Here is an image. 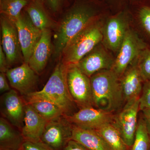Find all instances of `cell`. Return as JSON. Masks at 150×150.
Masks as SVG:
<instances>
[{
  "label": "cell",
  "instance_id": "484cf974",
  "mask_svg": "<svg viewBox=\"0 0 150 150\" xmlns=\"http://www.w3.org/2000/svg\"><path fill=\"white\" fill-rule=\"evenodd\" d=\"M138 66L144 82L150 80V46L141 52L138 59Z\"/></svg>",
  "mask_w": 150,
  "mask_h": 150
},
{
  "label": "cell",
  "instance_id": "e575fe53",
  "mask_svg": "<svg viewBox=\"0 0 150 150\" xmlns=\"http://www.w3.org/2000/svg\"><path fill=\"white\" fill-rule=\"evenodd\" d=\"M32 1L35 2L39 3L40 4H43L44 0H32Z\"/></svg>",
  "mask_w": 150,
  "mask_h": 150
},
{
  "label": "cell",
  "instance_id": "7c38bea8",
  "mask_svg": "<svg viewBox=\"0 0 150 150\" xmlns=\"http://www.w3.org/2000/svg\"><path fill=\"white\" fill-rule=\"evenodd\" d=\"M15 24L17 30L24 62L28 64L33 49L40 39L42 31L35 27L26 12L22 13Z\"/></svg>",
  "mask_w": 150,
  "mask_h": 150
},
{
  "label": "cell",
  "instance_id": "30bf717a",
  "mask_svg": "<svg viewBox=\"0 0 150 150\" xmlns=\"http://www.w3.org/2000/svg\"><path fill=\"white\" fill-rule=\"evenodd\" d=\"M72 124L65 116L48 121L41 142L55 150H61L72 139Z\"/></svg>",
  "mask_w": 150,
  "mask_h": 150
},
{
  "label": "cell",
  "instance_id": "52a82bcc",
  "mask_svg": "<svg viewBox=\"0 0 150 150\" xmlns=\"http://www.w3.org/2000/svg\"><path fill=\"white\" fill-rule=\"evenodd\" d=\"M67 81L70 94L80 109L94 107L90 78L84 74L76 65H68Z\"/></svg>",
  "mask_w": 150,
  "mask_h": 150
},
{
  "label": "cell",
  "instance_id": "6da1fadb",
  "mask_svg": "<svg viewBox=\"0 0 150 150\" xmlns=\"http://www.w3.org/2000/svg\"><path fill=\"white\" fill-rule=\"evenodd\" d=\"M98 12L92 5L85 2L75 3L67 11L54 36V57L62 55L69 41L85 28L97 19Z\"/></svg>",
  "mask_w": 150,
  "mask_h": 150
},
{
  "label": "cell",
  "instance_id": "ffe728a7",
  "mask_svg": "<svg viewBox=\"0 0 150 150\" xmlns=\"http://www.w3.org/2000/svg\"><path fill=\"white\" fill-rule=\"evenodd\" d=\"M72 139L89 150H112L103 138L94 130L82 129L73 125Z\"/></svg>",
  "mask_w": 150,
  "mask_h": 150
},
{
  "label": "cell",
  "instance_id": "836d02e7",
  "mask_svg": "<svg viewBox=\"0 0 150 150\" xmlns=\"http://www.w3.org/2000/svg\"><path fill=\"white\" fill-rule=\"evenodd\" d=\"M142 111V117L150 136V108L144 109Z\"/></svg>",
  "mask_w": 150,
  "mask_h": 150
},
{
  "label": "cell",
  "instance_id": "7402d4cb",
  "mask_svg": "<svg viewBox=\"0 0 150 150\" xmlns=\"http://www.w3.org/2000/svg\"><path fill=\"white\" fill-rule=\"evenodd\" d=\"M107 143L112 150H129L117 129L112 123H108L95 130Z\"/></svg>",
  "mask_w": 150,
  "mask_h": 150
},
{
  "label": "cell",
  "instance_id": "d4e9b609",
  "mask_svg": "<svg viewBox=\"0 0 150 150\" xmlns=\"http://www.w3.org/2000/svg\"><path fill=\"white\" fill-rule=\"evenodd\" d=\"M150 136L143 117L138 121L135 139L131 150H150Z\"/></svg>",
  "mask_w": 150,
  "mask_h": 150
},
{
  "label": "cell",
  "instance_id": "5b68a950",
  "mask_svg": "<svg viewBox=\"0 0 150 150\" xmlns=\"http://www.w3.org/2000/svg\"><path fill=\"white\" fill-rule=\"evenodd\" d=\"M130 14L124 10L107 19L102 26L103 46L109 51L118 52L130 28Z\"/></svg>",
  "mask_w": 150,
  "mask_h": 150
},
{
  "label": "cell",
  "instance_id": "4fadbf2b",
  "mask_svg": "<svg viewBox=\"0 0 150 150\" xmlns=\"http://www.w3.org/2000/svg\"><path fill=\"white\" fill-rule=\"evenodd\" d=\"M2 43L1 45L6 57L9 66L23 60V55L14 23L5 17L1 16Z\"/></svg>",
  "mask_w": 150,
  "mask_h": 150
},
{
  "label": "cell",
  "instance_id": "603a6c76",
  "mask_svg": "<svg viewBox=\"0 0 150 150\" xmlns=\"http://www.w3.org/2000/svg\"><path fill=\"white\" fill-rule=\"evenodd\" d=\"M32 107L43 118L49 121L65 116L60 108L53 103L38 100L30 103Z\"/></svg>",
  "mask_w": 150,
  "mask_h": 150
},
{
  "label": "cell",
  "instance_id": "cb8c5ba5",
  "mask_svg": "<svg viewBox=\"0 0 150 150\" xmlns=\"http://www.w3.org/2000/svg\"><path fill=\"white\" fill-rule=\"evenodd\" d=\"M28 4V0H0L1 13L15 23L23 9Z\"/></svg>",
  "mask_w": 150,
  "mask_h": 150
},
{
  "label": "cell",
  "instance_id": "9c48e42d",
  "mask_svg": "<svg viewBox=\"0 0 150 150\" xmlns=\"http://www.w3.org/2000/svg\"><path fill=\"white\" fill-rule=\"evenodd\" d=\"M113 112L92 107L81 108L69 116H65L74 126L88 130H95L113 122Z\"/></svg>",
  "mask_w": 150,
  "mask_h": 150
},
{
  "label": "cell",
  "instance_id": "f546056e",
  "mask_svg": "<svg viewBox=\"0 0 150 150\" xmlns=\"http://www.w3.org/2000/svg\"><path fill=\"white\" fill-rule=\"evenodd\" d=\"M8 64L6 57L3 51L1 45L0 46V71L1 72L5 73L9 69Z\"/></svg>",
  "mask_w": 150,
  "mask_h": 150
},
{
  "label": "cell",
  "instance_id": "8d00e7d4",
  "mask_svg": "<svg viewBox=\"0 0 150 150\" xmlns=\"http://www.w3.org/2000/svg\"></svg>",
  "mask_w": 150,
  "mask_h": 150
},
{
  "label": "cell",
  "instance_id": "4dcf8cb0",
  "mask_svg": "<svg viewBox=\"0 0 150 150\" xmlns=\"http://www.w3.org/2000/svg\"><path fill=\"white\" fill-rule=\"evenodd\" d=\"M63 150H89L82 145L74 140L68 142Z\"/></svg>",
  "mask_w": 150,
  "mask_h": 150
},
{
  "label": "cell",
  "instance_id": "f1b7e54d",
  "mask_svg": "<svg viewBox=\"0 0 150 150\" xmlns=\"http://www.w3.org/2000/svg\"><path fill=\"white\" fill-rule=\"evenodd\" d=\"M20 150H55L42 142H34L25 141Z\"/></svg>",
  "mask_w": 150,
  "mask_h": 150
},
{
  "label": "cell",
  "instance_id": "ac0fdd59",
  "mask_svg": "<svg viewBox=\"0 0 150 150\" xmlns=\"http://www.w3.org/2000/svg\"><path fill=\"white\" fill-rule=\"evenodd\" d=\"M51 51V30H44L28 62L30 67L37 74H41L46 68Z\"/></svg>",
  "mask_w": 150,
  "mask_h": 150
},
{
  "label": "cell",
  "instance_id": "83f0119b",
  "mask_svg": "<svg viewBox=\"0 0 150 150\" xmlns=\"http://www.w3.org/2000/svg\"><path fill=\"white\" fill-rule=\"evenodd\" d=\"M140 110L150 108V80L143 84L142 93L139 98Z\"/></svg>",
  "mask_w": 150,
  "mask_h": 150
},
{
  "label": "cell",
  "instance_id": "7a4b0ae2",
  "mask_svg": "<svg viewBox=\"0 0 150 150\" xmlns=\"http://www.w3.org/2000/svg\"><path fill=\"white\" fill-rule=\"evenodd\" d=\"M68 65L61 61L42 89L33 92L23 97L26 103L38 100L53 103L60 108L65 116L72 115L75 103L70 94L67 81Z\"/></svg>",
  "mask_w": 150,
  "mask_h": 150
},
{
  "label": "cell",
  "instance_id": "d590c367",
  "mask_svg": "<svg viewBox=\"0 0 150 150\" xmlns=\"http://www.w3.org/2000/svg\"></svg>",
  "mask_w": 150,
  "mask_h": 150
},
{
  "label": "cell",
  "instance_id": "5bb4252c",
  "mask_svg": "<svg viewBox=\"0 0 150 150\" xmlns=\"http://www.w3.org/2000/svg\"><path fill=\"white\" fill-rule=\"evenodd\" d=\"M1 111L4 118L21 131L23 126L26 102L16 90L11 89L1 97Z\"/></svg>",
  "mask_w": 150,
  "mask_h": 150
},
{
  "label": "cell",
  "instance_id": "2e32d148",
  "mask_svg": "<svg viewBox=\"0 0 150 150\" xmlns=\"http://www.w3.org/2000/svg\"><path fill=\"white\" fill-rule=\"evenodd\" d=\"M138 59L128 67L120 78L125 103L139 98L142 93L144 82L138 67Z\"/></svg>",
  "mask_w": 150,
  "mask_h": 150
},
{
  "label": "cell",
  "instance_id": "4316f807",
  "mask_svg": "<svg viewBox=\"0 0 150 150\" xmlns=\"http://www.w3.org/2000/svg\"><path fill=\"white\" fill-rule=\"evenodd\" d=\"M138 19L142 29L150 38V7L143 6L138 12Z\"/></svg>",
  "mask_w": 150,
  "mask_h": 150
},
{
  "label": "cell",
  "instance_id": "d6a6232c",
  "mask_svg": "<svg viewBox=\"0 0 150 150\" xmlns=\"http://www.w3.org/2000/svg\"><path fill=\"white\" fill-rule=\"evenodd\" d=\"M48 8L53 12L59 10L62 5V0H45Z\"/></svg>",
  "mask_w": 150,
  "mask_h": 150
},
{
  "label": "cell",
  "instance_id": "8992f818",
  "mask_svg": "<svg viewBox=\"0 0 150 150\" xmlns=\"http://www.w3.org/2000/svg\"><path fill=\"white\" fill-rule=\"evenodd\" d=\"M149 46L136 31L129 28L115 58L112 70L121 77L128 67L139 58L141 52Z\"/></svg>",
  "mask_w": 150,
  "mask_h": 150
},
{
  "label": "cell",
  "instance_id": "8fae6325",
  "mask_svg": "<svg viewBox=\"0 0 150 150\" xmlns=\"http://www.w3.org/2000/svg\"><path fill=\"white\" fill-rule=\"evenodd\" d=\"M115 60L109 50L100 42L76 65L84 74L90 78L99 71L112 69Z\"/></svg>",
  "mask_w": 150,
  "mask_h": 150
},
{
  "label": "cell",
  "instance_id": "9a60e30c",
  "mask_svg": "<svg viewBox=\"0 0 150 150\" xmlns=\"http://www.w3.org/2000/svg\"><path fill=\"white\" fill-rule=\"evenodd\" d=\"M11 86L23 96L35 91L38 81L37 74L28 63L9 69L6 73Z\"/></svg>",
  "mask_w": 150,
  "mask_h": 150
},
{
  "label": "cell",
  "instance_id": "277c9868",
  "mask_svg": "<svg viewBox=\"0 0 150 150\" xmlns=\"http://www.w3.org/2000/svg\"><path fill=\"white\" fill-rule=\"evenodd\" d=\"M102 26L97 19L73 37L63 50L62 62L68 65L76 64L102 42Z\"/></svg>",
  "mask_w": 150,
  "mask_h": 150
},
{
  "label": "cell",
  "instance_id": "e0dca14e",
  "mask_svg": "<svg viewBox=\"0 0 150 150\" xmlns=\"http://www.w3.org/2000/svg\"><path fill=\"white\" fill-rule=\"evenodd\" d=\"M48 122L26 103L24 123L21 130L24 142H41V137Z\"/></svg>",
  "mask_w": 150,
  "mask_h": 150
},
{
  "label": "cell",
  "instance_id": "1f68e13d",
  "mask_svg": "<svg viewBox=\"0 0 150 150\" xmlns=\"http://www.w3.org/2000/svg\"><path fill=\"white\" fill-rule=\"evenodd\" d=\"M7 77L5 73L0 74V91L1 93L7 92L11 90L10 87L7 81Z\"/></svg>",
  "mask_w": 150,
  "mask_h": 150
},
{
  "label": "cell",
  "instance_id": "44dd1931",
  "mask_svg": "<svg viewBox=\"0 0 150 150\" xmlns=\"http://www.w3.org/2000/svg\"><path fill=\"white\" fill-rule=\"evenodd\" d=\"M25 12L33 23L40 30H51L56 27V23L43 8V4L32 1L27 6Z\"/></svg>",
  "mask_w": 150,
  "mask_h": 150
},
{
  "label": "cell",
  "instance_id": "ba28073f",
  "mask_svg": "<svg viewBox=\"0 0 150 150\" xmlns=\"http://www.w3.org/2000/svg\"><path fill=\"white\" fill-rule=\"evenodd\" d=\"M125 103L122 110L114 115L112 124L119 131L126 146L131 149L135 139L139 121V98Z\"/></svg>",
  "mask_w": 150,
  "mask_h": 150
},
{
  "label": "cell",
  "instance_id": "3957f363",
  "mask_svg": "<svg viewBox=\"0 0 150 150\" xmlns=\"http://www.w3.org/2000/svg\"><path fill=\"white\" fill-rule=\"evenodd\" d=\"M94 107L113 112L125 103L120 78L112 69L99 71L90 78Z\"/></svg>",
  "mask_w": 150,
  "mask_h": 150
},
{
  "label": "cell",
  "instance_id": "d6986e66",
  "mask_svg": "<svg viewBox=\"0 0 150 150\" xmlns=\"http://www.w3.org/2000/svg\"><path fill=\"white\" fill-rule=\"evenodd\" d=\"M16 129L6 118H0L1 150H21L24 140L21 131Z\"/></svg>",
  "mask_w": 150,
  "mask_h": 150
}]
</instances>
